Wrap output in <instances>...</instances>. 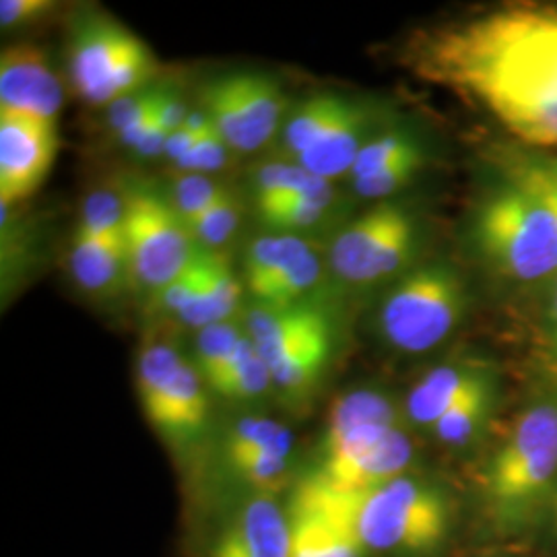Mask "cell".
Returning <instances> with one entry per match:
<instances>
[{
	"mask_svg": "<svg viewBox=\"0 0 557 557\" xmlns=\"http://www.w3.org/2000/svg\"><path fill=\"white\" fill-rule=\"evenodd\" d=\"M292 527V557H361L354 531L331 506L319 483L306 478L287 510Z\"/></svg>",
	"mask_w": 557,
	"mask_h": 557,
	"instance_id": "14",
	"label": "cell"
},
{
	"mask_svg": "<svg viewBox=\"0 0 557 557\" xmlns=\"http://www.w3.org/2000/svg\"><path fill=\"white\" fill-rule=\"evenodd\" d=\"M419 221L397 200L376 202L338 234L329 262L338 278L354 285H376L400 277L418 252Z\"/></svg>",
	"mask_w": 557,
	"mask_h": 557,
	"instance_id": "7",
	"label": "cell"
},
{
	"mask_svg": "<svg viewBox=\"0 0 557 557\" xmlns=\"http://www.w3.org/2000/svg\"><path fill=\"white\" fill-rule=\"evenodd\" d=\"M471 308V287L448 260L411 267L380 301L379 333L400 354H425L450 337Z\"/></svg>",
	"mask_w": 557,
	"mask_h": 557,
	"instance_id": "5",
	"label": "cell"
},
{
	"mask_svg": "<svg viewBox=\"0 0 557 557\" xmlns=\"http://www.w3.org/2000/svg\"><path fill=\"white\" fill-rule=\"evenodd\" d=\"M59 151L57 124L0 112V202L2 209L32 197Z\"/></svg>",
	"mask_w": 557,
	"mask_h": 557,
	"instance_id": "11",
	"label": "cell"
},
{
	"mask_svg": "<svg viewBox=\"0 0 557 557\" xmlns=\"http://www.w3.org/2000/svg\"><path fill=\"white\" fill-rule=\"evenodd\" d=\"M376 133V110L366 101L351 100L331 128L294 163L326 182L349 176L359 151Z\"/></svg>",
	"mask_w": 557,
	"mask_h": 557,
	"instance_id": "17",
	"label": "cell"
},
{
	"mask_svg": "<svg viewBox=\"0 0 557 557\" xmlns=\"http://www.w3.org/2000/svg\"><path fill=\"white\" fill-rule=\"evenodd\" d=\"M131 278L156 294L180 275L199 246L172 200L135 182L120 190Z\"/></svg>",
	"mask_w": 557,
	"mask_h": 557,
	"instance_id": "6",
	"label": "cell"
},
{
	"mask_svg": "<svg viewBox=\"0 0 557 557\" xmlns=\"http://www.w3.org/2000/svg\"><path fill=\"white\" fill-rule=\"evenodd\" d=\"M135 38V34L108 17L83 23L69 54V75L81 100L91 106H112L116 66Z\"/></svg>",
	"mask_w": 557,
	"mask_h": 557,
	"instance_id": "13",
	"label": "cell"
},
{
	"mask_svg": "<svg viewBox=\"0 0 557 557\" xmlns=\"http://www.w3.org/2000/svg\"><path fill=\"white\" fill-rule=\"evenodd\" d=\"M331 506L354 531L363 549L382 554H428L448 535V504L436 487L398 478L376 490L343 494L320 479Z\"/></svg>",
	"mask_w": 557,
	"mask_h": 557,
	"instance_id": "3",
	"label": "cell"
},
{
	"mask_svg": "<svg viewBox=\"0 0 557 557\" xmlns=\"http://www.w3.org/2000/svg\"><path fill=\"white\" fill-rule=\"evenodd\" d=\"M539 361H541V366H543L545 376L554 384L557 395V345L547 347V349H539Z\"/></svg>",
	"mask_w": 557,
	"mask_h": 557,
	"instance_id": "43",
	"label": "cell"
},
{
	"mask_svg": "<svg viewBox=\"0 0 557 557\" xmlns=\"http://www.w3.org/2000/svg\"><path fill=\"white\" fill-rule=\"evenodd\" d=\"M557 345V275L545 285V301L541 310L539 349Z\"/></svg>",
	"mask_w": 557,
	"mask_h": 557,
	"instance_id": "40",
	"label": "cell"
},
{
	"mask_svg": "<svg viewBox=\"0 0 557 557\" xmlns=\"http://www.w3.org/2000/svg\"><path fill=\"white\" fill-rule=\"evenodd\" d=\"M411 462L413 444L400 428L366 425L322 444L314 478L343 494H361L405 478Z\"/></svg>",
	"mask_w": 557,
	"mask_h": 557,
	"instance_id": "10",
	"label": "cell"
},
{
	"mask_svg": "<svg viewBox=\"0 0 557 557\" xmlns=\"http://www.w3.org/2000/svg\"><path fill=\"white\" fill-rule=\"evenodd\" d=\"M239 223V202L230 188H223L220 197L213 200L199 218L188 223L193 238L200 248L215 250L234 236Z\"/></svg>",
	"mask_w": 557,
	"mask_h": 557,
	"instance_id": "33",
	"label": "cell"
},
{
	"mask_svg": "<svg viewBox=\"0 0 557 557\" xmlns=\"http://www.w3.org/2000/svg\"><path fill=\"white\" fill-rule=\"evenodd\" d=\"M242 289L244 285L227 259L199 246V287L182 322L197 331L218 322H227L238 310Z\"/></svg>",
	"mask_w": 557,
	"mask_h": 557,
	"instance_id": "19",
	"label": "cell"
},
{
	"mask_svg": "<svg viewBox=\"0 0 557 557\" xmlns=\"http://www.w3.org/2000/svg\"><path fill=\"white\" fill-rule=\"evenodd\" d=\"M499 172L537 190L557 209V156L527 147H504L498 156Z\"/></svg>",
	"mask_w": 557,
	"mask_h": 557,
	"instance_id": "29",
	"label": "cell"
},
{
	"mask_svg": "<svg viewBox=\"0 0 557 557\" xmlns=\"http://www.w3.org/2000/svg\"><path fill=\"white\" fill-rule=\"evenodd\" d=\"M333 349V335L314 338L271 368L273 384L287 395H304L322 376Z\"/></svg>",
	"mask_w": 557,
	"mask_h": 557,
	"instance_id": "27",
	"label": "cell"
},
{
	"mask_svg": "<svg viewBox=\"0 0 557 557\" xmlns=\"http://www.w3.org/2000/svg\"><path fill=\"white\" fill-rule=\"evenodd\" d=\"M333 193L331 182L314 176L298 163H267L260 168L255 184V207H267L278 200Z\"/></svg>",
	"mask_w": 557,
	"mask_h": 557,
	"instance_id": "26",
	"label": "cell"
},
{
	"mask_svg": "<svg viewBox=\"0 0 557 557\" xmlns=\"http://www.w3.org/2000/svg\"><path fill=\"white\" fill-rule=\"evenodd\" d=\"M232 147L227 145V140L223 139L218 126L211 122V126L199 135V139L195 143V147L186 153V158L180 161V172H193V174H213L220 172L227 163L232 156Z\"/></svg>",
	"mask_w": 557,
	"mask_h": 557,
	"instance_id": "38",
	"label": "cell"
},
{
	"mask_svg": "<svg viewBox=\"0 0 557 557\" xmlns=\"http://www.w3.org/2000/svg\"><path fill=\"white\" fill-rule=\"evenodd\" d=\"M209 557H292L289 515L269 496L248 499L213 541Z\"/></svg>",
	"mask_w": 557,
	"mask_h": 557,
	"instance_id": "15",
	"label": "cell"
},
{
	"mask_svg": "<svg viewBox=\"0 0 557 557\" xmlns=\"http://www.w3.org/2000/svg\"><path fill=\"white\" fill-rule=\"evenodd\" d=\"M471 238L499 278L545 287L557 275V209L537 190L499 172L478 202Z\"/></svg>",
	"mask_w": 557,
	"mask_h": 557,
	"instance_id": "2",
	"label": "cell"
},
{
	"mask_svg": "<svg viewBox=\"0 0 557 557\" xmlns=\"http://www.w3.org/2000/svg\"><path fill=\"white\" fill-rule=\"evenodd\" d=\"M312 248L294 234H267L252 239L244 255V285L259 304Z\"/></svg>",
	"mask_w": 557,
	"mask_h": 557,
	"instance_id": "21",
	"label": "cell"
},
{
	"mask_svg": "<svg viewBox=\"0 0 557 557\" xmlns=\"http://www.w3.org/2000/svg\"><path fill=\"white\" fill-rule=\"evenodd\" d=\"M246 335L269 370L314 338L333 335L326 314L310 306H262L246 317Z\"/></svg>",
	"mask_w": 557,
	"mask_h": 557,
	"instance_id": "16",
	"label": "cell"
},
{
	"mask_svg": "<svg viewBox=\"0 0 557 557\" xmlns=\"http://www.w3.org/2000/svg\"><path fill=\"white\" fill-rule=\"evenodd\" d=\"M498 397L496 374L481 382L473 393L457 403L438 423L432 428L434 436L448 446H465L479 436L492 418Z\"/></svg>",
	"mask_w": 557,
	"mask_h": 557,
	"instance_id": "25",
	"label": "cell"
},
{
	"mask_svg": "<svg viewBox=\"0 0 557 557\" xmlns=\"http://www.w3.org/2000/svg\"><path fill=\"white\" fill-rule=\"evenodd\" d=\"M54 0H2L0 2V25L4 29L36 23L57 11Z\"/></svg>",
	"mask_w": 557,
	"mask_h": 557,
	"instance_id": "39",
	"label": "cell"
},
{
	"mask_svg": "<svg viewBox=\"0 0 557 557\" xmlns=\"http://www.w3.org/2000/svg\"><path fill=\"white\" fill-rule=\"evenodd\" d=\"M69 269L75 281L89 294H112L124 278H131L126 239L110 242L77 232L69 248Z\"/></svg>",
	"mask_w": 557,
	"mask_h": 557,
	"instance_id": "20",
	"label": "cell"
},
{
	"mask_svg": "<svg viewBox=\"0 0 557 557\" xmlns=\"http://www.w3.org/2000/svg\"><path fill=\"white\" fill-rule=\"evenodd\" d=\"M354 98L343 94H317L292 112L281 131V151L285 158L298 161L317 140L331 128V124L347 110Z\"/></svg>",
	"mask_w": 557,
	"mask_h": 557,
	"instance_id": "22",
	"label": "cell"
},
{
	"mask_svg": "<svg viewBox=\"0 0 557 557\" xmlns=\"http://www.w3.org/2000/svg\"><path fill=\"white\" fill-rule=\"evenodd\" d=\"M197 139H199V135L190 133V131L182 124L178 131L170 133V137H168V145H165V158L170 161H174V163L178 165L180 161L186 158V153L195 147Z\"/></svg>",
	"mask_w": 557,
	"mask_h": 557,
	"instance_id": "42",
	"label": "cell"
},
{
	"mask_svg": "<svg viewBox=\"0 0 557 557\" xmlns=\"http://www.w3.org/2000/svg\"><path fill=\"white\" fill-rule=\"evenodd\" d=\"M244 335L246 333H242L232 320L200 329L195 368L199 370L200 379L205 380V384L220 372L221 368L227 363V359L234 356Z\"/></svg>",
	"mask_w": 557,
	"mask_h": 557,
	"instance_id": "34",
	"label": "cell"
},
{
	"mask_svg": "<svg viewBox=\"0 0 557 557\" xmlns=\"http://www.w3.org/2000/svg\"><path fill=\"white\" fill-rule=\"evenodd\" d=\"M137 391L145 418L170 440L199 436L209 418L207 384L176 347L151 343L137 361Z\"/></svg>",
	"mask_w": 557,
	"mask_h": 557,
	"instance_id": "8",
	"label": "cell"
},
{
	"mask_svg": "<svg viewBox=\"0 0 557 557\" xmlns=\"http://www.w3.org/2000/svg\"><path fill=\"white\" fill-rule=\"evenodd\" d=\"M64 89L38 46L17 44L0 54V112L57 124Z\"/></svg>",
	"mask_w": 557,
	"mask_h": 557,
	"instance_id": "12",
	"label": "cell"
},
{
	"mask_svg": "<svg viewBox=\"0 0 557 557\" xmlns=\"http://www.w3.org/2000/svg\"><path fill=\"white\" fill-rule=\"evenodd\" d=\"M91 238L119 242L124 239V200L122 193L100 188L89 193L81 207L79 223L75 227Z\"/></svg>",
	"mask_w": 557,
	"mask_h": 557,
	"instance_id": "31",
	"label": "cell"
},
{
	"mask_svg": "<svg viewBox=\"0 0 557 557\" xmlns=\"http://www.w3.org/2000/svg\"><path fill=\"white\" fill-rule=\"evenodd\" d=\"M366 425L398 428V411L395 403L379 391L361 388L338 397L326 418V430L322 444L335 440Z\"/></svg>",
	"mask_w": 557,
	"mask_h": 557,
	"instance_id": "23",
	"label": "cell"
},
{
	"mask_svg": "<svg viewBox=\"0 0 557 557\" xmlns=\"http://www.w3.org/2000/svg\"><path fill=\"white\" fill-rule=\"evenodd\" d=\"M423 151V143L418 135L405 126H393L376 133L372 139L363 145L359 151L358 160L351 168L349 178H361L391 168L407 158H413Z\"/></svg>",
	"mask_w": 557,
	"mask_h": 557,
	"instance_id": "28",
	"label": "cell"
},
{
	"mask_svg": "<svg viewBox=\"0 0 557 557\" xmlns=\"http://www.w3.org/2000/svg\"><path fill=\"white\" fill-rule=\"evenodd\" d=\"M225 186L205 176V174H193V172H180L174 174V207L180 218L186 221V225L218 199Z\"/></svg>",
	"mask_w": 557,
	"mask_h": 557,
	"instance_id": "37",
	"label": "cell"
},
{
	"mask_svg": "<svg viewBox=\"0 0 557 557\" xmlns=\"http://www.w3.org/2000/svg\"><path fill=\"white\" fill-rule=\"evenodd\" d=\"M418 79L478 106L533 151H557V4L517 2L419 32Z\"/></svg>",
	"mask_w": 557,
	"mask_h": 557,
	"instance_id": "1",
	"label": "cell"
},
{
	"mask_svg": "<svg viewBox=\"0 0 557 557\" xmlns=\"http://www.w3.org/2000/svg\"><path fill=\"white\" fill-rule=\"evenodd\" d=\"M225 458L238 478L262 492H277L287 481L289 457L273 453H242Z\"/></svg>",
	"mask_w": 557,
	"mask_h": 557,
	"instance_id": "36",
	"label": "cell"
},
{
	"mask_svg": "<svg viewBox=\"0 0 557 557\" xmlns=\"http://www.w3.org/2000/svg\"><path fill=\"white\" fill-rule=\"evenodd\" d=\"M200 108L236 153H250L275 137L287 100L273 77L242 71L207 83Z\"/></svg>",
	"mask_w": 557,
	"mask_h": 557,
	"instance_id": "9",
	"label": "cell"
},
{
	"mask_svg": "<svg viewBox=\"0 0 557 557\" xmlns=\"http://www.w3.org/2000/svg\"><path fill=\"white\" fill-rule=\"evenodd\" d=\"M294 434L271 418H239L227 432L225 457L242 453H273L292 457Z\"/></svg>",
	"mask_w": 557,
	"mask_h": 557,
	"instance_id": "30",
	"label": "cell"
},
{
	"mask_svg": "<svg viewBox=\"0 0 557 557\" xmlns=\"http://www.w3.org/2000/svg\"><path fill=\"white\" fill-rule=\"evenodd\" d=\"M557 485V398L518 416L485 469V496L504 529H520L554 502Z\"/></svg>",
	"mask_w": 557,
	"mask_h": 557,
	"instance_id": "4",
	"label": "cell"
},
{
	"mask_svg": "<svg viewBox=\"0 0 557 557\" xmlns=\"http://www.w3.org/2000/svg\"><path fill=\"white\" fill-rule=\"evenodd\" d=\"M271 384L273 374L267 361L260 358L250 337L244 335L234 356L207 382V388L232 400H255L262 397Z\"/></svg>",
	"mask_w": 557,
	"mask_h": 557,
	"instance_id": "24",
	"label": "cell"
},
{
	"mask_svg": "<svg viewBox=\"0 0 557 557\" xmlns=\"http://www.w3.org/2000/svg\"><path fill=\"white\" fill-rule=\"evenodd\" d=\"M552 506H554V520H556V529H557V485H556V494H554V502H552Z\"/></svg>",
	"mask_w": 557,
	"mask_h": 557,
	"instance_id": "44",
	"label": "cell"
},
{
	"mask_svg": "<svg viewBox=\"0 0 557 557\" xmlns=\"http://www.w3.org/2000/svg\"><path fill=\"white\" fill-rule=\"evenodd\" d=\"M333 193L329 195H310L278 200L273 205L257 209L260 221L275 230L277 234H292L294 230H306L317 225L331 209Z\"/></svg>",
	"mask_w": 557,
	"mask_h": 557,
	"instance_id": "32",
	"label": "cell"
},
{
	"mask_svg": "<svg viewBox=\"0 0 557 557\" xmlns=\"http://www.w3.org/2000/svg\"><path fill=\"white\" fill-rule=\"evenodd\" d=\"M423 165H425V153H419L391 168L374 172L370 176L351 178V188L361 199L386 202L395 199V195L405 190L407 186H411L413 180L418 178L419 172L423 170Z\"/></svg>",
	"mask_w": 557,
	"mask_h": 557,
	"instance_id": "35",
	"label": "cell"
},
{
	"mask_svg": "<svg viewBox=\"0 0 557 557\" xmlns=\"http://www.w3.org/2000/svg\"><path fill=\"white\" fill-rule=\"evenodd\" d=\"M188 114H190V110L186 108V103L180 98L178 94L174 89L163 87L160 106H158V120H160L161 126L168 133H174L186 122Z\"/></svg>",
	"mask_w": 557,
	"mask_h": 557,
	"instance_id": "41",
	"label": "cell"
},
{
	"mask_svg": "<svg viewBox=\"0 0 557 557\" xmlns=\"http://www.w3.org/2000/svg\"><path fill=\"white\" fill-rule=\"evenodd\" d=\"M494 374L492 366L479 359H458L436 366L407 395L405 413L411 423L432 430L457 403Z\"/></svg>",
	"mask_w": 557,
	"mask_h": 557,
	"instance_id": "18",
	"label": "cell"
}]
</instances>
